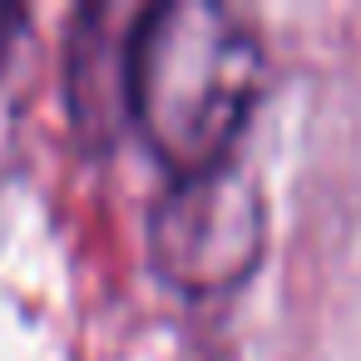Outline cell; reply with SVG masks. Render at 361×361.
<instances>
[{"instance_id": "3", "label": "cell", "mask_w": 361, "mask_h": 361, "mask_svg": "<svg viewBox=\"0 0 361 361\" xmlns=\"http://www.w3.org/2000/svg\"><path fill=\"white\" fill-rule=\"evenodd\" d=\"M129 6H85L70 25L65 94L85 149H109L129 129Z\"/></svg>"}, {"instance_id": "2", "label": "cell", "mask_w": 361, "mask_h": 361, "mask_svg": "<svg viewBox=\"0 0 361 361\" xmlns=\"http://www.w3.org/2000/svg\"><path fill=\"white\" fill-rule=\"evenodd\" d=\"M267 243V203L243 159L173 178L149 218V252L169 287L218 297L238 287Z\"/></svg>"}, {"instance_id": "1", "label": "cell", "mask_w": 361, "mask_h": 361, "mask_svg": "<svg viewBox=\"0 0 361 361\" xmlns=\"http://www.w3.org/2000/svg\"><path fill=\"white\" fill-rule=\"evenodd\" d=\"M262 94V35L252 16L218 0L144 6L129 35V129L169 178L238 159Z\"/></svg>"}, {"instance_id": "4", "label": "cell", "mask_w": 361, "mask_h": 361, "mask_svg": "<svg viewBox=\"0 0 361 361\" xmlns=\"http://www.w3.org/2000/svg\"><path fill=\"white\" fill-rule=\"evenodd\" d=\"M25 40V11H6L0 6V159H6V129H11V70Z\"/></svg>"}]
</instances>
